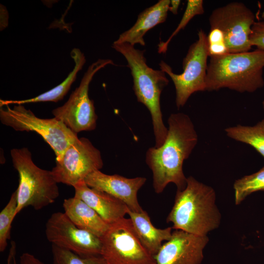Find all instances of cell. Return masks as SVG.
<instances>
[{"label": "cell", "mask_w": 264, "mask_h": 264, "mask_svg": "<svg viewBox=\"0 0 264 264\" xmlns=\"http://www.w3.org/2000/svg\"><path fill=\"white\" fill-rule=\"evenodd\" d=\"M224 131L228 137L251 146L264 157V118L252 126L237 125Z\"/></svg>", "instance_id": "cell-20"}, {"label": "cell", "mask_w": 264, "mask_h": 264, "mask_svg": "<svg viewBox=\"0 0 264 264\" xmlns=\"http://www.w3.org/2000/svg\"><path fill=\"white\" fill-rule=\"evenodd\" d=\"M233 188L236 205L240 204L253 193L264 191V166L255 173L235 180Z\"/></svg>", "instance_id": "cell-21"}, {"label": "cell", "mask_w": 264, "mask_h": 264, "mask_svg": "<svg viewBox=\"0 0 264 264\" xmlns=\"http://www.w3.org/2000/svg\"><path fill=\"white\" fill-rule=\"evenodd\" d=\"M208 242L207 236H199L175 230L154 256L156 264H200Z\"/></svg>", "instance_id": "cell-13"}, {"label": "cell", "mask_w": 264, "mask_h": 264, "mask_svg": "<svg viewBox=\"0 0 264 264\" xmlns=\"http://www.w3.org/2000/svg\"><path fill=\"white\" fill-rule=\"evenodd\" d=\"M103 166L100 151L88 139L81 137L66 149L61 159L56 161V165L51 172L58 183L74 187Z\"/></svg>", "instance_id": "cell-11"}, {"label": "cell", "mask_w": 264, "mask_h": 264, "mask_svg": "<svg viewBox=\"0 0 264 264\" xmlns=\"http://www.w3.org/2000/svg\"><path fill=\"white\" fill-rule=\"evenodd\" d=\"M203 1L202 0H188L182 18L177 26L165 42H160L158 45V52L165 53L173 38L181 30L183 29L189 22L196 16L204 13Z\"/></svg>", "instance_id": "cell-24"}, {"label": "cell", "mask_w": 264, "mask_h": 264, "mask_svg": "<svg viewBox=\"0 0 264 264\" xmlns=\"http://www.w3.org/2000/svg\"><path fill=\"white\" fill-rule=\"evenodd\" d=\"M180 2V0H170L169 11H171L173 14L176 15Z\"/></svg>", "instance_id": "cell-28"}, {"label": "cell", "mask_w": 264, "mask_h": 264, "mask_svg": "<svg viewBox=\"0 0 264 264\" xmlns=\"http://www.w3.org/2000/svg\"><path fill=\"white\" fill-rule=\"evenodd\" d=\"M170 0H160L146 8L138 16L134 25L119 35L113 43H128L132 45L138 44L145 45L144 36L154 27L165 22L169 11Z\"/></svg>", "instance_id": "cell-16"}, {"label": "cell", "mask_w": 264, "mask_h": 264, "mask_svg": "<svg viewBox=\"0 0 264 264\" xmlns=\"http://www.w3.org/2000/svg\"><path fill=\"white\" fill-rule=\"evenodd\" d=\"M16 191L13 193L7 204L0 213V251L3 252L10 239L12 222L16 216L17 207Z\"/></svg>", "instance_id": "cell-22"}, {"label": "cell", "mask_w": 264, "mask_h": 264, "mask_svg": "<svg viewBox=\"0 0 264 264\" xmlns=\"http://www.w3.org/2000/svg\"><path fill=\"white\" fill-rule=\"evenodd\" d=\"M127 214L130 216L134 229L144 247L154 256L159 250L163 242L168 241L172 233V227L157 228L152 224L147 212H134L128 208Z\"/></svg>", "instance_id": "cell-18"}, {"label": "cell", "mask_w": 264, "mask_h": 264, "mask_svg": "<svg viewBox=\"0 0 264 264\" xmlns=\"http://www.w3.org/2000/svg\"><path fill=\"white\" fill-rule=\"evenodd\" d=\"M108 65L114 63L110 59H99L90 65L67 101L52 111L54 117L74 133L91 131L96 127L97 116L93 101L88 96L89 86L96 73Z\"/></svg>", "instance_id": "cell-8"}, {"label": "cell", "mask_w": 264, "mask_h": 264, "mask_svg": "<svg viewBox=\"0 0 264 264\" xmlns=\"http://www.w3.org/2000/svg\"><path fill=\"white\" fill-rule=\"evenodd\" d=\"M262 105H263V110H264V98L263 102H262Z\"/></svg>", "instance_id": "cell-30"}, {"label": "cell", "mask_w": 264, "mask_h": 264, "mask_svg": "<svg viewBox=\"0 0 264 264\" xmlns=\"http://www.w3.org/2000/svg\"><path fill=\"white\" fill-rule=\"evenodd\" d=\"M74 196L85 202L109 225L125 218L128 207L122 201L101 191L89 187L84 180L74 187Z\"/></svg>", "instance_id": "cell-15"}, {"label": "cell", "mask_w": 264, "mask_h": 264, "mask_svg": "<svg viewBox=\"0 0 264 264\" xmlns=\"http://www.w3.org/2000/svg\"><path fill=\"white\" fill-rule=\"evenodd\" d=\"M209 57L219 56L229 53L223 32L219 29L210 28L207 35Z\"/></svg>", "instance_id": "cell-25"}, {"label": "cell", "mask_w": 264, "mask_h": 264, "mask_svg": "<svg viewBox=\"0 0 264 264\" xmlns=\"http://www.w3.org/2000/svg\"><path fill=\"white\" fill-rule=\"evenodd\" d=\"M47 240L58 247L82 257L101 256L100 238L77 227L65 213H53L45 224Z\"/></svg>", "instance_id": "cell-12"}, {"label": "cell", "mask_w": 264, "mask_h": 264, "mask_svg": "<svg viewBox=\"0 0 264 264\" xmlns=\"http://www.w3.org/2000/svg\"><path fill=\"white\" fill-rule=\"evenodd\" d=\"M144 177L127 178L118 175H107L100 170L89 174L84 181L89 187L106 192L123 202L131 210H143L137 199V192L146 181Z\"/></svg>", "instance_id": "cell-14"}, {"label": "cell", "mask_w": 264, "mask_h": 264, "mask_svg": "<svg viewBox=\"0 0 264 264\" xmlns=\"http://www.w3.org/2000/svg\"><path fill=\"white\" fill-rule=\"evenodd\" d=\"M210 28L223 33L229 53L250 51V36L255 21L253 12L244 3L232 2L214 9L209 19Z\"/></svg>", "instance_id": "cell-10"}, {"label": "cell", "mask_w": 264, "mask_h": 264, "mask_svg": "<svg viewBox=\"0 0 264 264\" xmlns=\"http://www.w3.org/2000/svg\"><path fill=\"white\" fill-rule=\"evenodd\" d=\"M198 40L189 48L182 62L183 72L175 73L172 67L163 61L160 69L171 78L176 90V104L178 109L183 107L192 94L205 91V80L209 56L207 35L202 29Z\"/></svg>", "instance_id": "cell-7"}, {"label": "cell", "mask_w": 264, "mask_h": 264, "mask_svg": "<svg viewBox=\"0 0 264 264\" xmlns=\"http://www.w3.org/2000/svg\"><path fill=\"white\" fill-rule=\"evenodd\" d=\"M101 239V256L107 264H156L154 257L140 242L130 218L110 225Z\"/></svg>", "instance_id": "cell-9"}, {"label": "cell", "mask_w": 264, "mask_h": 264, "mask_svg": "<svg viewBox=\"0 0 264 264\" xmlns=\"http://www.w3.org/2000/svg\"><path fill=\"white\" fill-rule=\"evenodd\" d=\"M16 244L14 241H12L7 258V264H17L16 261ZM19 264H45L34 255L25 252L20 257Z\"/></svg>", "instance_id": "cell-26"}, {"label": "cell", "mask_w": 264, "mask_h": 264, "mask_svg": "<svg viewBox=\"0 0 264 264\" xmlns=\"http://www.w3.org/2000/svg\"><path fill=\"white\" fill-rule=\"evenodd\" d=\"M262 18L263 19H264V11L263 12L262 14Z\"/></svg>", "instance_id": "cell-29"}, {"label": "cell", "mask_w": 264, "mask_h": 264, "mask_svg": "<svg viewBox=\"0 0 264 264\" xmlns=\"http://www.w3.org/2000/svg\"><path fill=\"white\" fill-rule=\"evenodd\" d=\"M250 43L252 46L264 50V22L256 21L252 27L250 36Z\"/></svg>", "instance_id": "cell-27"}, {"label": "cell", "mask_w": 264, "mask_h": 264, "mask_svg": "<svg viewBox=\"0 0 264 264\" xmlns=\"http://www.w3.org/2000/svg\"><path fill=\"white\" fill-rule=\"evenodd\" d=\"M208 63L205 90L227 88L252 93L264 86V50L211 56Z\"/></svg>", "instance_id": "cell-3"}, {"label": "cell", "mask_w": 264, "mask_h": 264, "mask_svg": "<svg viewBox=\"0 0 264 264\" xmlns=\"http://www.w3.org/2000/svg\"><path fill=\"white\" fill-rule=\"evenodd\" d=\"M168 123V133L163 145L149 148L146 154V164L153 173V188L157 194L170 183L175 184L177 190L185 188L187 177L183 171V162L198 141L194 125L188 115L172 113Z\"/></svg>", "instance_id": "cell-1"}, {"label": "cell", "mask_w": 264, "mask_h": 264, "mask_svg": "<svg viewBox=\"0 0 264 264\" xmlns=\"http://www.w3.org/2000/svg\"><path fill=\"white\" fill-rule=\"evenodd\" d=\"M51 252L53 264H107L101 256L82 257L53 244Z\"/></svg>", "instance_id": "cell-23"}, {"label": "cell", "mask_w": 264, "mask_h": 264, "mask_svg": "<svg viewBox=\"0 0 264 264\" xmlns=\"http://www.w3.org/2000/svg\"><path fill=\"white\" fill-rule=\"evenodd\" d=\"M10 154L13 167L19 176L16 190V215L28 206L39 210L53 203L59 196V190L51 171L36 166L31 152L26 147L13 149Z\"/></svg>", "instance_id": "cell-5"}, {"label": "cell", "mask_w": 264, "mask_h": 264, "mask_svg": "<svg viewBox=\"0 0 264 264\" xmlns=\"http://www.w3.org/2000/svg\"><path fill=\"white\" fill-rule=\"evenodd\" d=\"M112 47L125 58L133 78V88L137 101L144 104L151 114L155 138V147H161L167 137L161 110V93L169 80L162 70L150 67L144 56L145 50L128 43H113Z\"/></svg>", "instance_id": "cell-4"}, {"label": "cell", "mask_w": 264, "mask_h": 264, "mask_svg": "<svg viewBox=\"0 0 264 264\" xmlns=\"http://www.w3.org/2000/svg\"><path fill=\"white\" fill-rule=\"evenodd\" d=\"M216 200V192L212 187L189 176L185 188L177 190L166 221L172 223L175 230L206 236L220 223L221 214Z\"/></svg>", "instance_id": "cell-2"}, {"label": "cell", "mask_w": 264, "mask_h": 264, "mask_svg": "<svg viewBox=\"0 0 264 264\" xmlns=\"http://www.w3.org/2000/svg\"><path fill=\"white\" fill-rule=\"evenodd\" d=\"M6 107L0 109L1 123L16 131L35 132L40 134L54 152L56 161L60 160L66 149L79 138L77 133L55 117L39 118L22 105L13 108Z\"/></svg>", "instance_id": "cell-6"}, {"label": "cell", "mask_w": 264, "mask_h": 264, "mask_svg": "<svg viewBox=\"0 0 264 264\" xmlns=\"http://www.w3.org/2000/svg\"><path fill=\"white\" fill-rule=\"evenodd\" d=\"M75 63L73 70L67 77L60 84L54 88L35 97L21 100H0V106L10 104L22 105L30 103L42 102H57L62 100L70 89L72 84L75 81L78 72L82 69L86 60L84 54L78 48H73L70 53Z\"/></svg>", "instance_id": "cell-19"}, {"label": "cell", "mask_w": 264, "mask_h": 264, "mask_svg": "<svg viewBox=\"0 0 264 264\" xmlns=\"http://www.w3.org/2000/svg\"><path fill=\"white\" fill-rule=\"evenodd\" d=\"M64 213L78 228L102 238L110 225L82 199L75 196L64 200Z\"/></svg>", "instance_id": "cell-17"}]
</instances>
